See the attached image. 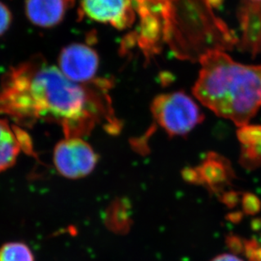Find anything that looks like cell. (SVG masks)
Masks as SVG:
<instances>
[{
	"mask_svg": "<svg viewBox=\"0 0 261 261\" xmlns=\"http://www.w3.org/2000/svg\"><path fill=\"white\" fill-rule=\"evenodd\" d=\"M108 83L78 84L59 68L37 56L13 66L0 83V116L20 127L40 122L60 126L65 137H82L105 122L117 119L108 95Z\"/></svg>",
	"mask_w": 261,
	"mask_h": 261,
	"instance_id": "1",
	"label": "cell"
},
{
	"mask_svg": "<svg viewBox=\"0 0 261 261\" xmlns=\"http://www.w3.org/2000/svg\"><path fill=\"white\" fill-rule=\"evenodd\" d=\"M194 94L218 116L240 127L261 108V65L233 61L219 50L202 55Z\"/></svg>",
	"mask_w": 261,
	"mask_h": 261,
	"instance_id": "2",
	"label": "cell"
},
{
	"mask_svg": "<svg viewBox=\"0 0 261 261\" xmlns=\"http://www.w3.org/2000/svg\"><path fill=\"white\" fill-rule=\"evenodd\" d=\"M151 112L155 122L172 136L187 135L203 120L197 104L184 92L156 96Z\"/></svg>",
	"mask_w": 261,
	"mask_h": 261,
	"instance_id": "3",
	"label": "cell"
},
{
	"mask_svg": "<svg viewBox=\"0 0 261 261\" xmlns=\"http://www.w3.org/2000/svg\"><path fill=\"white\" fill-rule=\"evenodd\" d=\"M98 163V155L82 137H64L55 145L54 164L59 174L79 179L91 174Z\"/></svg>",
	"mask_w": 261,
	"mask_h": 261,
	"instance_id": "4",
	"label": "cell"
},
{
	"mask_svg": "<svg viewBox=\"0 0 261 261\" xmlns=\"http://www.w3.org/2000/svg\"><path fill=\"white\" fill-rule=\"evenodd\" d=\"M99 62L96 50L87 44L74 42L61 50L57 67L69 81L78 84H91L96 82Z\"/></svg>",
	"mask_w": 261,
	"mask_h": 261,
	"instance_id": "5",
	"label": "cell"
},
{
	"mask_svg": "<svg viewBox=\"0 0 261 261\" xmlns=\"http://www.w3.org/2000/svg\"><path fill=\"white\" fill-rule=\"evenodd\" d=\"M135 0H81L82 12L91 20L123 30L133 22Z\"/></svg>",
	"mask_w": 261,
	"mask_h": 261,
	"instance_id": "6",
	"label": "cell"
},
{
	"mask_svg": "<svg viewBox=\"0 0 261 261\" xmlns=\"http://www.w3.org/2000/svg\"><path fill=\"white\" fill-rule=\"evenodd\" d=\"M31 149V141L20 126L0 118V173L14 166L20 151Z\"/></svg>",
	"mask_w": 261,
	"mask_h": 261,
	"instance_id": "7",
	"label": "cell"
},
{
	"mask_svg": "<svg viewBox=\"0 0 261 261\" xmlns=\"http://www.w3.org/2000/svg\"><path fill=\"white\" fill-rule=\"evenodd\" d=\"M69 6L67 0H25V15L36 27L51 28L64 20Z\"/></svg>",
	"mask_w": 261,
	"mask_h": 261,
	"instance_id": "8",
	"label": "cell"
},
{
	"mask_svg": "<svg viewBox=\"0 0 261 261\" xmlns=\"http://www.w3.org/2000/svg\"><path fill=\"white\" fill-rule=\"evenodd\" d=\"M197 174L196 184H201L210 190L218 192L227 185H229L232 176V171L229 163L219 155H209L198 168H195Z\"/></svg>",
	"mask_w": 261,
	"mask_h": 261,
	"instance_id": "9",
	"label": "cell"
},
{
	"mask_svg": "<svg viewBox=\"0 0 261 261\" xmlns=\"http://www.w3.org/2000/svg\"><path fill=\"white\" fill-rule=\"evenodd\" d=\"M244 47L252 53L261 48V4L250 2L240 10Z\"/></svg>",
	"mask_w": 261,
	"mask_h": 261,
	"instance_id": "10",
	"label": "cell"
},
{
	"mask_svg": "<svg viewBox=\"0 0 261 261\" xmlns=\"http://www.w3.org/2000/svg\"><path fill=\"white\" fill-rule=\"evenodd\" d=\"M238 137L242 144V162L244 166L254 168L261 165V127H240Z\"/></svg>",
	"mask_w": 261,
	"mask_h": 261,
	"instance_id": "11",
	"label": "cell"
},
{
	"mask_svg": "<svg viewBox=\"0 0 261 261\" xmlns=\"http://www.w3.org/2000/svg\"><path fill=\"white\" fill-rule=\"evenodd\" d=\"M0 261H35V258L27 244L10 242L0 247Z\"/></svg>",
	"mask_w": 261,
	"mask_h": 261,
	"instance_id": "12",
	"label": "cell"
},
{
	"mask_svg": "<svg viewBox=\"0 0 261 261\" xmlns=\"http://www.w3.org/2000/svg\"><path fill=\"white\" fill-rule=\"evenodd\" d=\"M243 253L249 261H261V244L255 240L244 241Z\"/></svg>",
	"mask_w": 261,
	"mask_h": 261,
	"instance_id": "13",
	"label": "cell"
},
{
	"mask_svg": "<svg viewBox=\"0 0 261 261\" xmlns=\"http://www.w3.org/2000/svg\"><path fill=\"white\" fill-rule=\"evenodd\" d=\"M244 212L247 214L254 215L260 210L261 202L256 195L245 194L242 199Z\"/></svg>",
	"mask_w": 261,
	"mask_h": 261,
	"instance_id": "14",
	"label": "cell"
},
{
	"mask_svg": "<svg viewBox=\"0 0 261 261\" xmlns=\"http://www.w3.org/2000/svg\"><path fill=\"white\" fill-rule=\"evenodd\" d=\"M12 23V14L10 9L0 1V37L7 32Z\"/></svg>",
	"mask_w": 261,
	"mask_h": 261,
	"instance_id": "15",
	"label": "cell"
},
{
	"mask_svg": "<svg viewBox=\"0 0 261 261\" xmlns=\"http://www.w3.org/2000/svg\"><path fill=\"white\" fill-rule=\"evenodd\" d=\"M230 249L235 253H243L244 251V241L238 237L231 236L227 239V241Z\"/></svg>",
	"mask_w": 261,
	"mask_h": 261,
	"instance_id": "16",
	"label": "cell"
},
{
	"mask_svg": "<svg viewBox=\"0 0 261 261\" xmlns=\"http://www.w3.org/2000/svg\"><path fill=\"white\" fill-rule=\"evenodd\" d=\"M239 195H237L236 193H227L223 196V201L228 205V206H233L238 201Z\"/></svg>",
	"mask_w": 261,
	"mask_h": 261,
	"instance_id": "17",
	"label": "cell"
},
{
	"mask_svg": "<svg viewBox=\"0 0 261 261\" xmlns=\"http://www.w3.org/2000/svg\"><path fill=\"white\" fill-rule=\"evenodd\" d=\"M212 261H244L239 257L233 255V254H223L216 257Z\"/></svg>",
	"mask_w": 261,
	"mask_h": 261,
	"instance_id": "18",
	"label": "cell"
},
{
	"mask_svg": "<svg viewBox=\"0 0 261 261\" xmlns=\"http://www.w3.org/2000/svg\"><path fill=\"white\" fill-rule=\"evenodd\" d=\"M250 2L257 3V4H261V0H249Z\"/></svg>",
	"mask_w": 261,
	"mask_h": 261,
	"instance_id": "19",
	"label": "cell"
},
{
	"mask_svg": "<svg viewBox=\"0 0 261 261\" xmlns=\"http://www.w3.org/2000/svg\"><path fill=\"white\" fill-rule=\"evenodd\" d=\"M67 1H68V3L70 5V6L74 4V0H67Z\"/></svg>",
	"mask_w": 261,
	"mask_h": 261,
	"instance_id": "20",
	"label": "cell"
}]
</instances>
